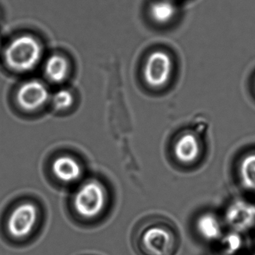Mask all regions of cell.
Returning a JSON list of instances; mask_svg holds the SVG:
<instances>
[{"mask_svg":"<svg viewBox=\"0 0 255 255\" xmlns=\"http://www.w3.org/2000/svg\"><path fill=\"white\" fill-rule=\"evenodd\" d=\"M136 248L145 255H171L175 248V237L167 228L150 224L138 230Z\"/></svg>","mask_w":255,"mask_h":255,"instance_id":"3","label":"cell"},{"mask_svg":"<svg viewBox=\"0 0 255 255\" xmlns=\"http://www.w3.org/2000/svg\"><path fill=\"white\" fill-rule=\"evenodd\" d=\"M41 56L40 43L31 36L16 37L4 52V61L9 68L19 73L32 70Z\"/></svg>","mask_w":255,"mask_h":255,"instance_id":"1","label":"cell"},{"mask_svg":"<svg viewBox=\"0 0 255 255\" xmlns=\"http://www.w3.org/2000/svg\"><path fill=\"white\" fill-rule=\"evenodd\" d=\"M198 233L207 241H215L222 236L221 224L214 214L207 213L202 214L196 222Z\"/></svg>","mask_w":255,"mask_h":255,"instance_id":"11","label":"cell"},{"mask_svg":"<svg viewBox=\"0 0 255 255\" xmlns=\"http://www.w3.org/2000/svg\"><path fill=\"white\" fill-rule=\"evenodd\" d=\"M73 97L70 91L61 90L54 94L52 103L56 110H66L72 106Z\"/></svg>","mask_w":255,"mask_h":255,"instance_id":"15","label":"cell"},{"mask_svg":"<svg viewBox=\"0 0 255 255\" xmlns=\"http://www.w3.org/2000/svg\"><path fill=\"white\" fill-rule=\"evenodd\" d=\"M175 1H176V0H175Z\"/></svg>","mask_w":255,"mask_h":255,"instance_id":"16","label":"cell"},{"mask_svg":"<svg viewBox=\"0 0 255 255\" xmlns=\"http://www.w3.org/2000/svg\"><path fill=\"white\" fill-rule=\"evenodd\" d=\"M69 67L67 60L61 55H52L48 58L45 64V73L50 82L59 83L63 82L68 74Z\"/></svg>","mask_w":255,"mask_h":255,"instance_id":"13","label":"cell"},{"mask_svg":"<svg viewBox=\"0 0 255 255\" xmlns=\"http://www.w3.org/2000/svg\"><path fill=\"white\" fill-rule=\"evenodd\" d=\"M52 172L58 179L66 183L79 179L82 174L80 165L73 157L61 156L52 163Z\"/></svg>","mask_w":255,"mask_h":255,"instance_id":"9","label":"cell"},{"mask_svg":"<svg viewBox=\"0 0 255 255\" xmlns=\"http://www.w3.org/2000/svg\"><path fill=\"white\" fill-rule=\"evenodd\" d=\"M39 221L37 207L31 202H23L9 213L4 222V235L14 242L26 241L36 231Z\"/></svg>","mask_w":255,"mask_h":255,"instance_id":"2","label":"cell"},{"mask_svg":"<svg viewBox=\"0 0 255 255\" xmlns=\"http://www.w3.org/2000/svg\"><path fill=\"white\" fill-rule=\"evenodd\" d=\"M174 62L168 52L157 50L148 56L144 68L145 82L151 88H163L172 76Z\"/></svg>","mask_w":255,"mask_h":255,"instance_id":"5","label":"cell"},{"mask_svg":"<svg viewBox=\"0 0 255 255\" xmlns=\"http://www.w3.org/2000/svg\"><path fill=\"white\" fill-rule=\"evenodd\" d=\"M49 99V91L42 82L31 80L24 83L18 90L16 101L19 107L28 112L37 110Z\"/></svg>","mask_w":255,"mask_h":255,"instance_id":"7","label":"cell"},{"mask_svg":"<svg viewBox=\"0 0 255 255\" xmlns=\"http://www.w3.org/2000/svg\"><path fill=\"white\" fill-rule=\"evenodd\" d=\"M175 0H155L150 6V16L155 23L164 25L171 23L178 15Z\"/></svg>","mask_w":255,"mask_h":255,"instance_id":"10","label":"cell"},{"mask_svg":"<svg viewBox=\"0 0 255 255\" xmlns=\"http://www.w3.org/2000/svg\"><path fill=\"white\" fill-rule=\"evenodd\" d=\"M243 245L242 238L238 233L226 235L222 241L223 252L226 255H233L241 250Z\"/></svg>","mask_w":255,"mask_h":255,"instance_id":"14","label":"cell"},{"mask_svg":"<svg viewBox=\"0 0 255 255\" xmlns=\"http://www.w3.org/2000/svg\"><path fill=\"white\" fill-rule=\"evenodd\" d=\"M173 151L180 163L186 165L195 163L202 153V144L199 136L193 132H184L175 141Z\"/></svg>","mask_w":255,"mask_h":255,"instance_id":"8","label":"cell"},{"mask_svg":"<svg viewBox=\"0 0 255 255\" xmlns=\"http://www.w3.org/2000/svg\"><path fill=\"white\" fill-rule=\"evenodd\" d=\"M227 224L235 232H246L255 224V205L244 200L232 202L226 213Z\"/></svg>","mask_w":255,"mask_h":255,"instance_id":"6","label":"cell"},{"mask_svg":"<svg viewBox=\"0 0 255 255\" xmlns=\"http://www.w3.org/2000/svg\"><path fill=\"white\" fill-rule=\"evenodd\" d=\"M106 193L103 186L96 181L84 184L73 199V209L76 215L84 220L97 219L106 207Z\"/></svg>","mask_w":255,"mask_h":255,"instance_id":"4","label":"cell"},{"mask_svg":"<svg viewBox=\"0 0 255 255\" xmlns=\"http://www.w3.org/2000/svg\"><path fill=\"white\" fill-rule=\"evenodd\" d=\"M238 173L244 187L255 193V151L248 153L241 158Z\"/></svg>","mask_w":255,"mask_h":255,"instance_id":"12","label":"cell"}]
</instances>
